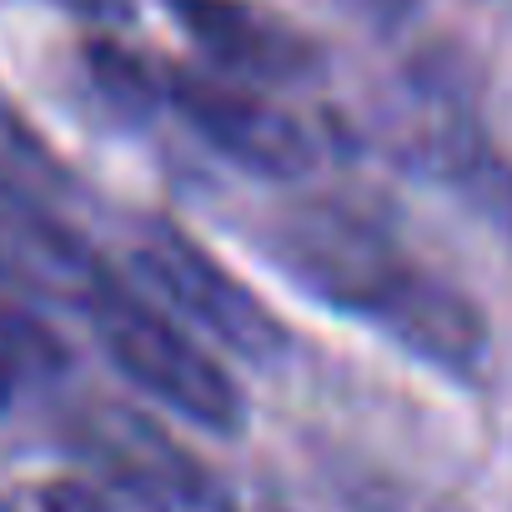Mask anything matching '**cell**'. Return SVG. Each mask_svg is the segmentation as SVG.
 I'll list each match as a JSON object with an SVG mask.
<instances>
[{
    "label": "cell",
    "mask_w": 512,
    "mask_h": 512,
    "mask_svg": "<svg viewBox=\"0 0 512 512\" xmlns=\"http://www.w3.org/2000/svg\"><path fill=\"white\" fill-rule=\"evenodd\" d=\"M0 166L16 171L21 181H61V171L51 166V156L41 151V141L21 126V116L0 101Z\"/></svg>",
    "instance_id": "obj_9"
},
{
    "label": "cell",
    "mask_w": 512,
    "mask_h": 512,
    "mask_svg": "<svg viewBox=\"0 0 512 512\" xmlns=\"http://www.w3.org/2000/svg\"><path fill=\"white\" fill-rule=\"evenodd\" d=\"M86 71H91V86L101 91V101L121 116H151L156 106H166L161 66H151L146 56H136L116 41H96L86 51Z\"/></svg>",
    "instance_id": "obj_8"
},
{
    "label": "cell",
    "mask_w": 512,
    "mask_h": 512,
    "mask_svg": "<svg viewBox=\"0 0 512 512\" xmlns=\"http://www.w3.org/2000/svg\"><path fill=\"white\" fill-rule=\"evenodd\" d=\"M0 512H11V507H6V502H0Z\"/></svg>",
    "instance_id": "obj_12"
},
{
    "label": "cell",
    "mask_w": 512,
    "mask_h": 512,
    "mask_svg": "<svg viewBox=\"0 0 512 512\" xmlns=\"http://www.w3.org/2000/svg\"><path fill=\"white\" fill-rule=\"evenodd\" d=\"M161 91L166 106L236 171L262 181H302L317 171V136L302 126L297 111L272 101L262 86L161 66Z\"/></svg>",
    "instance_id": "obj_4"
},
{
    "label": "cell",
    "mask_w": 512,
    "mask_h": 512,
    "mask_svg": "<svg viewBox=\"0 0 512 512\" xmlns=\"http://www.w3.org/2000/svg\"><path fill=\"white\" fill-rule=\"evenodd\" d=\"M41 512H116V507L86 482H51L41 492Z\"/></svg>",
    "instance_id": "obj_10"
},
{
    "label": "cell",
    "mask_w": 512,
    "mask_h": 512,
    "mask_svg": "<svg viewBox=\"0 0 512 512\" xmlns=\"http://www.w3.org/2000/svg\"><path fill=\"white\" fill-rule=\"evenodd\" d=\"M136 267L186 322H196L226 352H236V357H246L256 367H272V362L287 357V347H292L287 322L236 272H226L216 256L191 231H181L176 221L156 216V221L141 226Z\"/></svg>",
    "instance_id": "obj_3"
},
{
    "label": "cell",
    "mask_w": 512,
    "mask_h": 512,
    "mask_svg": "<svg viewBox=\"0 0 512 512\" xmlns=\"http://www.w3.org/2000/svg\"><path fill=\"white\" fill-rule=\"evenodd\" d=\"M56 6H66L76 16H91V21H121L131 11L126 0H56Z\"/></svg>",
    "instance_id": "obj_11"
},
{
    "label": "cell",
    "mask_w": 512,
    "mask_h": 512,
    "mask_svg": "<svg viewBox=\"0 0 512 512\" xmlns=\"http://www.w3.org/2000/svg\"><path fill=\"white\" fill-rule=\"evenodd\" d=\"M66 367V342L11 287H0V412H11L31 387H51Z\"/></svg>",
    "instance_id": "obj_7"
},
{
    "label": "cell",
    "mask_w": 512,
    "mask_h": 512,
    "mask_svg": "<svg viewBox=\"0 0 512 512\" xmlns=\"http://www.w3.org/2000/svg\"><path fill=\"white\" fill-rule=\"evenodd\" d=\"M76 307L86 312L101 352L116 362V372L136 392H146L181 422L216 432V437H236L246 427V397H241L236 377L181 322H171L166 312H156L151 302L126 292L106 272L81 292Z\"/></svg>",
    "instance_id": "obj_2"
},
{
    "label": "cell",
    "mask_w": 512,
    "mask_h": 512,
    "mask_svg": "<svg viewBox=\"0 0 512 512\" xmlns=\"http://www.w3.org/2000/svg\"><path fill=\"white\" fill-rule=\"evenodd\" d=\"M76 447L136 512H241L236 492L161 422L126 402H96L76 417Z\"/></svg>",
    "instance_id": "obj_5"
},
{
    "label": "cell",
    "mask_w": 512,
    "mask_h": 512,
    "mask_svg": "<svg viewBox=\"0 0 512 512\" xmlns=\"http://www.w3.org/2000/svg\"><path fill=\"white\" fill-rule=\"evenodd\" d=\"M166 11L196 41V51L231 81L297 86L312 71H322V46L256 0H166Z\"/></svg>",
    "instance_id": "obj_6"
},
{
    "label": "cell",
    "mask_w": 512,
    "mask_h": 512,
    "mask_svg": "<svg viewBox=\"0 0 512 512\" xmlns=\"http://www.w3.org/2000/svg\"><path fill=\"white\" fill-rule=\"evenodd\" d=\"M272 262L332 312H347L437 372L477 377L487 362L482 307L407 256L372 216L342 201H307L277 216Z\"/></svg>",
    "instance_id": "obj_1"
}]
</instances>
